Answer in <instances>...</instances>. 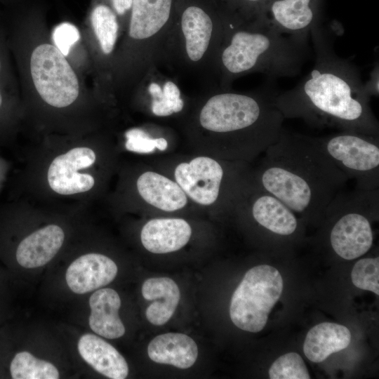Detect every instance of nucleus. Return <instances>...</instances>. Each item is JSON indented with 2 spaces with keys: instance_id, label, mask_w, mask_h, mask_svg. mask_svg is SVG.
<instances>
[{
  "instance_id": "obj_27",
  "label": "nucleus",
  "mask_w": 379,
  "mask_h": 379,
  "mask_svg": "<svg viewBox=\"0 0 379 379\" xmlns=\"http://www.w3.org/2000/svg\"><path fill=\"white\" fill-rule=\"evenodd\" d=\"M91 24L102 53L109 55L113 52L119 32L115 13L105 5H98L91 14Z\"/></svg>"
},
{
  "instance_id": "obj_25",
  "label": "nucleus",
  "mask_w": 379,
  "mask_h": 379,
  "mask_svg": "<svg viewBox=\"0 0 379 379\" xmlns=\"http://www.w3.org/2000/svg\"><path fill=\"white\" fill-rule=\"evenodd\" d=\"M351 333L345 326L324 322L312 327L307 333L303 352L314 363H320L331 354L345 349L350 343Z\"/></svg>"
},
{
  "instance_id": "obj_4",
  "label": "nucleus",
  "mask_w": 379,
  "mask_h": 379,
  "mask_svg": "<svg viewBox=\"0 0 379 379\" xmlns=\"http://www.w3.org/2000/svg\"><path fill=\"white\" fill-rule=\"evenodd\" d=\"M65 211L30 209L22 201L0 208V262L13 281L53 265L72 245L78 222Z\"/></svg>"
},
{
  "instance_id": "obj_9",
  "label": "nucleus",
  "mask_w": 379,
  "mask_h": 379,
  "mask_svg": "<svg viewBox=\"0 0 379 379\" xmlns=\"http://www.w3.org/2000/svg\"><path fill=\"white\" fill-rule=\"evenodd\" d=\"M379 189L338 193L322 218L331 222L329 243L340 258L351 260L367 253L373 245L371 220L378 217Z\"/></svg>"
},
{
  "instance_id": "obj_29",
  "label": "nucleus",
  "mask_w": 379,
  "mask_h": 379,
  "mask_svg": "<svg viewBox=\"0 0 379 379\" xmlns=\"http://www.w3.org/2000/svg\"><path fill=\"white\" fill-rule=\"evenodd\" d=\"M353 284L362 290L379 294V258H366L358 260L352 270Z\"/></svg>"
},
{
  "instance_id": "obj_13",
  "label": "nucleus",
  "mask_w": 379,
  "mask_h": 379,
  "mask_svg": "<svg viewBox=\"0 0 379 379\" xmlns=\"http://www.w3.org/2000/svg\"><path fill=\"white\" fill-rule=\"evenodd\" d=\"M317 139L335 166L355 180L357 189H379L378 136L340 131Z\"/></svg>"
},
{
  "instance_id": "obj_18",
  "label": "nucleus",
  "mask_w": 379,
  "mask_h": 379,
  "mask_svg": "<svg viewBox=\"0 0 379 379\" xmlns=\"http://www.w3.org/2000/svg\"><path fill=\"white\" fill-rule=\"evenodd\" d=\"M326 0H270L264 21L281 33L310 39L312 29L324 23Z\"/></svg>"
},
{
  "instance_id": "obj_16",
  "label": "nucleus",
  "mask_w": 379,
  "mask_h": 379,
  "mask_svg": "<svg viewBox=\"0 0 379 379\" xmlns=\"http://www.w3.org/2000/svg\"><path fill=\"white\" fill-rule=\"evenodd\" d=\"M63 360L45 345L31 343L29 338L11 323V343L5 366L6 378L59 379L64 378Z\"/></svg>"
},
{
  "instance_id": "obj_22",
  "label": "nucleus",
  "mask_w": 379,
  "mask_h": 379,
  "mask_svg": "<svg viewBox=\"0 0 379 379\" xmlns=\"http://www.w3.org/2000/svg\"><path fill=\"white\" fill-rule=\"evenodd\" d=\"M159 70L148 75L137 91L144 94L151 115L167 117L179 114L185 109L184 98L177 84Z\"/></svg>"
},
{
  "instance_id": "obj_17",
  "label": "nucleus",
  "mask_w": 379,
  "mask_h": 379,
  "mask_svg": "<svg viewBox=\"0 0 379 379\" xmlns=\"http://www.w3.org/2000/svg\"><path fill=\"white\" fill-rule=\"evenodd\" d=\"M232 214L254 222L274 236L288 237L298 230L302 218L277 197L253 183Z\"/></svg>"
},
{
  "instance_id": "obj_31",
  "label": "nucleus",
  "mask_w": 379,
  "mask_h": 379,
  "mask_svg": "<svg viewBox=\"0 0 379 379\" xmlns=\"http://www.w3.org/2000/svg\"><path fill=\"white\" fill-rule=\"evenodd\" d=\"M79 38L78 29L69 22L58 25L53 32V39L55 46L65 56L68 55L71 47Z\"/></svg>"
},
{
  "instance_id": "obj_33",
  "label": "nucleus",
  "mask_w": 379,
  "mask_h": 379,
  "mask_svg": "<svg viewBox=\"0 0 379 379\" xmlns=\"http://www.w3.org/2000/svg\"><path fill=\"white\" fill-rule=\"evenodd\" d=\"M9 284L0 287V328L13 319Z\"/></svg>"
},
{
  "instance_id": "obj_26",
  "label": "nucleus",
  "mask_w": 379,
  "mask_h": 379,
  "mask_svg": "<svg viewBox=\"0 0 379 379\" xmlns=\"http://www.w3.org/2000/svg\"><path fill=\"white\" fill-rule=\"evenodd\" d=\"M156 126L136 127L126 131V149L140 154L166 151L169 147L168 138L165 135L164 131Z\"/></svg>"
},
{
  "instance_id": "obj_28",
  "label": "nucleus",
  "mask_w": 379,
  "mask_h": 379,
  "mask_svg": "<svg viewBox=\"0 0 379 379\" xmlns=\"http://www.w3.org/2000/svg\"><path fill=\"white\" fill-rule=\"evenodd\" d=\"M270 379H310L307 366L302 357L289 352L277 359L269 369Z\"/></svg>"
},
{
  "instance_id": "obj_6",
  "label": "nucleus",
  "mask_w": 379,
  "mask_h": 379,
  "mask_svg": "<svg viewBox=\"0 0 379 379\" xmlns=\"http://www.w3.org/2000/svg\"><path fill=\"white\" fill-rule=\"evenodd\" d=\"M218 62V88L253 73L270 78L294 77L308 59L310 39L280 32L267 22L230 17Z\"/></svg>"
},
{
  "instance_id": "obj_35",
  "label": "nucleus",
  "mask_w": 379,
  "mask_h": 379,
  "mask_svg": "<svg viewBox=\"0 0 379 379\" xmlns=\"http://www.w3.org/2000/svg\"><path fill=\"white\" fill-rule=\"evenodd\" d=\"M112 6L118 15H123L131 8L132 0H111Z\"/></svg>"
},
{
  "instance_id": "obj_8",
  "label": "nucleus",
  "mask_w": 379,
  "mask_h": 379,
  "mask_svg": "<svg viewBox=\"0 0 379 379\" xmlns=\"http://www.w3.org/2000/svg\"><path fill=\"white\" fill-rule=\"evenodd\" d=\"M181 187L195 208L233 213L253 183L249 163L196 153L162 160L156 167Z\"/></svg>"
},
{
  "instance_id": "obj_37",
  "label": "nucleus",
  "mask_w": 379,
  "mask_h": 379,
  "mask_svg": "<svg viewBox=\"0 0 379 379\" xmlns=\"http://www.w3.org/2000/svg\"><path fill=\"white\" fill-rule=\"evenodd\" d=\"M2 103H3V99H2V95H1V92H0V108L2 106Z\"/></svg>"
},
{
  "instance_id": "obj_10",
  "label": "nucleus",
  "mask_w": 379,
  "mask_h": 379,
  "mask_svg": "<svg viewBox=\"0 0 379 379\" xmlns=\"http://www.w3.org/2000/svg\"><path fill=\"white\" fill-rule=\"evenodd\" d=\"M174 0H132L127 31L128 67L137 90L159 69L161 48L174 15Z\"/></svg>"
},
{
  "instance_id": "obj_2",
  "label": "nucleus",
  "mask_w": 379,
  "mask_h": 379,
  "mask_svg": "<svg viewBox=\"0 0 379 379\" xmlns=\"http://www.w3.org/2000/svg\"><path fill=\"white\" fill-rule=\"evenodd\" d=\"M310 39L313 66L293 88L275 93L277 107L285 119H300L314 127L378 136V121L359 70L336 53L335 34L323 23L311 30Z\"/></svg>"
},
{
  "instance_id": "obj_20",
  "label": "nucleus",
  "mask_w": 379,
  "mask_h": 379,
  "mask_svg": "<svg viewBox=\"0 0 379 379\" xmlns=\"http://www.w3.org/2000/svg\"><path fill=\"white\" fill-rule=\"evenodd\" d=\"M85 302L84 323L88 330L105 339H118L126 333L120 317L121 299L119 293L103 287L83 298Z\"/></svg>"
},
{
  "instance_id": "obj_5",
  "label": "nucleus",
  "mask_w": 379,
  "mask_h": 379,
  "mask_svg": "<svg viewBox=\"0 0 379 379\" xmlns=\"http://www.w3.org/2000/svg\"><path fill=\"white\" fill-rule=\"evenodd\" d=\"M117 157V149L106 145L39 149L29 161L25 184L42 201L86 203L103 195L119 171Z\"/></svg>"
},
{
  "instance_id": "obj_1",
  "label": "nucleus",
  "mask_w": 379,
  "mask_h": 379,
  "mask_svg": "<svg viewBox=\"0 0 379 379\" xmlns=\"http://www.w3.org/2000/svg\"><path fill=\"white\" fill-rule=\"evenodd\" d=\"M194 99L181 114L183 133L196 153L251 163L279 138L285 118L268 88H216Z\"/></svg>"
},
{
  "instance_id": "obj_23",
  "label": "nucleus",
  "mask_w": 379,
  "mask_h": 379,
  "mask_svg": "<svg viewBox=\"0 0 379 379\" xmlns=\"http://www.w3.org/2000/svg\"><path fill=\"white\" fill-rule=\"evenodd\" d=\"M148 356L156 363L185 369L191 367L198 356L197 345L190 336L168 333L155 337L147 348Z\"/></svg>"
},
{
  "instance_id": "obj_36",
  "label": "nucleus",
  "mask_w": 379,
  "mask_h": 379,
  "mask_svg": "<svg viewBox=\"0 0 379 379\" xmlns=\"http://www.w3.org/2000/svg\"><path fill=\"white\" fill-rule=\"evenodd\" d=\"M11 281V278L6 271L0 269V287L8 285Z\"/></svg>"
},
{
  "instance_id": "obj_19",
  "label": "nucleus",
  "mask_w": 379,
  "mask_h": 379,
  "mask_svg": "<svg viewBox=\"0 0 379 379\" xmlns=\"http://www.w3.org/2000/svg\"><path fill=\"white\" fill-rule=\"evenodd\" d=\"M73 342V352L86 369L110 379L128 375L126 360L105 338L87 331L78 333Z\"/></svg>"
},
{
  "instance_id": "obj_7",
  "label": "nucleus",
  "mask_w": 379,
  "mask_h": 379,
  "mask_svg": "<svg viewBox=\"0 0 379 379\" xmlns=\"http://www.w3.org/2000/svg\"><path fill=\"white\" fill-rule=\"evenodd\" d=\"M174 9L163 44L159 69L177 80L192 81L202 92L218 88L217 62L230 16L201 4L190 3Z\"/></svg>"
},
{
  "instance_id": "obj_32",
  "label": "nucleus",
  "mask_w": 379,
  "mask_h": 379,
  "mask_svg": "<svg viewBox=\"0 0 379 379\" xmlns=\"http://www.w3.org/2000/svg\"><path fill=\"white\" fill-rule=\"evenodd\" d=\"M11 343L10 321L0 328V378H6L5 366Z\"/></svg>"
},
{
  "instance_id": "obj_30",
  "label": "nucleus",
  "mask_w": 379,
  "mask_h": 379,
  "mask_svg": "<svg viewBox=\"0 0 379 379\" xmlns=\"http://www.w3.org/2000/svg\"><path fill=\"white\" fill-rule=\"evenodd\" d=\"M222 10L230 17L243 21L265 22V8L270 0H222Z\"/></svg>"
},
{
  "instance_id": "obj_3",
  "label": "nucleus",
  "mask_w": 379,
  "mask_h": 379,
  "mask_svg": "<svg viewBox=\"0 0 379 379\" xmlns=\"http://www.w3.org/2000/svg\"><path fill=\"white\" fill-rule=\"evenodd\" d=\"M253 182L302 220H321L348 179L326 155L317 138L289 131L262 154Z\"/></svg>"
},
{
  "instance_id": "obj_12",
  "label": "nucleus",
  "mask_w": 379,
  "mask_h": 379,
  "mask_svg": "<svg viewBox=\"0 0 379 379\" xmlns=\"http://www.w3.org/2000/svg\"><path fill=\"white\" fill-rule=\"evenodd\" d=\"M282 290L283 279L276 268L269 265L252 267L245 274L232 296L230 305L232 321L241 330L260 331Z\"/></svg>"
},
{
  "instance_id": "obj_24",
  "label": "nucleus",
  "mask_w": 379,
  "mask_h": 379,
  "mask_svg": "<svg viewBox=\"0 0 379 379\" xmlns=\"http://www.w3.org/2000/svg\"><path fill=\"white\" fill-rule=\"evenodd\" d=\"M142 295L153 301L147 308L145 315L152 324L161 326L173 316L180 300V290L176 283L168 277L146 279L142 286Z\"/></svg>"
},
{
  "instance_id": "obj_21",
  "label": "nucleus",
  "mask_w": 379,
  "mask_h": 379,
  "mask_svg": "<svg viewBox=\"0 0 379 379\" xmlns=\"http://www.w3.org/2000/svg\"><path fill=\"white\" fill-rule=\"evenodd\" d=\"M192 229L190 222L179 217L153 218L140 232V241L147 251L156 254L175 252L190 241Z\"/></svg>"
},
{
  "instance_id": "obj_15",
  "label": "nucleus",
  "mask_w": 379,
  "mask_h": 379,
  "mask_svg": "<svg viewBox=\"0 0 379 379\" xmlns=\"http://www.w3.org/2000/svg\"><path fill=\"white\" fill-rule=\"evenodd\" d=\"M30 71L36 90L48 105L62 109L77 99V75L56 46L49 44L36 46L31 55Z\"/></svg>"
},
{
  "instance_id": "obj_14",
  "label": "nucleus",
  "mask_w": 379,
  "mask_h": 379,
  "mask_svg": "<svg viewBox=\"0 0 379 379\" xmlns=\"http://www.w3.org/2000/svg\"><path fill=\"white\" fill-rule=\"evenodd\" d=\"M70 247L63 254L56 274L59 291L69 298H81L105 287L117 277L119 267L115 260L103 252L91 248L88 239Z\"/></svg>"
},
{
  "instance_id": "obj_34",
  "label": "nucleus",
  "mask_w": 379,
  "mask_h": 379,
  "mask_svg": "<svg viewBox=\"0 0 379 379\" xmlns=\"http://www.w3.org/2000/svg\"><path fill=\"white\" fill-rule=\"evenodd\" d=\"M379 65L375 63L371 72L369 79L364 83L365 90L370 98L378 97L379 95Z\"/></svg>"
},
{
  "instance_id": "obj_11",
  "label": "nucleus",
  "mask_w": 379,
  "mask_h": 379,
  "mask_svg": "<svg viewBox=\"0 0 379 379\" xmlns=\"http://www.w3.org/2000/svg\"><path fill=\"white\" fill-rule=\"evenodd\" d=\"M118 173L112 199L114 208L163 213L195 208L176 182L157 168L135 166L121 171L119 167Z\"/></svg>"
}]
</instances>
